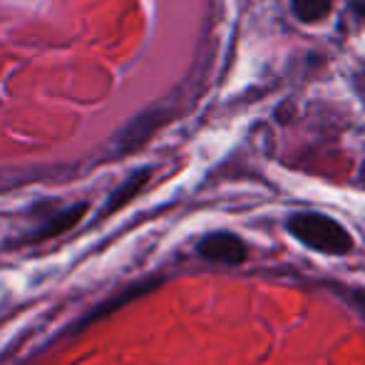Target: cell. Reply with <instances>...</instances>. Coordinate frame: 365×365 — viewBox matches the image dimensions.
<instances>
[{
	"label": "cell",
	"instance_id": "obj_1",
	"mask_svg": "<svg viewBox=\"0 0 365 365\" xmlns=\"http://www.w3.org/2000/svg\"><path fill=\"white\" fill-rule=\"evenodd\" d=\"M291 236H296L303 246L313 251H321V254H333L343 256L353 251V236L351 231L343 224H338L336 219L326 217V214L318 212H298L289 217L286 221Z\"/></svg>",
	"mask_w": 365,
	"mask_h": 365
},
{
	"label": "cell",
	"instance_id": "obj_2",
	"mask_svg": "<svg viewBox=\"0 0 365 365\" xmlns=\"http://www.w3.org/2000/svg\"><path fill=\"white\" fill-rule=\"evenodd\" d=\"M172 120V112L164 107H147L140 115L132 117L127 125H122L112 137V154L115 157H127V154L140 152L142 147Z\"/></svg>",
	"mask_w": 365,
	"mask_h": 365
},
{
	"label": "cell",
	"instance_id": "obj_3",
	"mask_svg": "<svg viewBox=\"0 0 365 365\" xmlns=\"http://www.w3.org/2000/svg\"><path fill=\"white\" fill-rule=\"evenodd\" d=\"M199 256H204L207 261H214V264H226V266H239L246 261L249 256V249L246 244L231 231H214V234H207L197 246Z\"/></svg>",
	"mask_w": 365,
	"mask_h": 365
},
{
	"label": "cell",
	"instance_id": "obj_4",
	"mask_svg": "<svg viewBox=\"0 0 365 365\" xmlns=\"http://www.w3.org/2000/svg\"><path fill=\"white\" fill-rule=\"evenodd\" d=\"M87 209H90V204L80 202V204H73V207H65V209H60V212L50 214V217L30 234L28 241L30 244H43V241L55 239V236H63L65 231L75 229V226L85 219Z\"/></svg>",
	"mask_w": 365,
	"mask_h": 365
},
{
	"label": "cell",
	"instance_id": "obj_5",
	"mask_svg": "<svg viewBox=\"0 0 365 365\" xmlns=\"http://www.w3.org/2000/svg\"><path fill=\"white\" fill-rule=\"evenodd\" d=\"M162 284V279H145V281H140V284H132L130 289H125V291H120L117 296H112V298H107L105 303H100V306L95 308L92 313H87L85 318H82L80 323H77V331H85L90 323H97V321H102L105 316H110V313H115L117 308H122V306H127L130 301H135V298H140V296H145V293L149 291H154L157 286Z\"/></svg>",
	"mask_w": 365,
	"mask_h": 365
},
{
	"label": "cell",
	"instance_id": "obj_6",
	"mask_svg": "<svg viewBox=\"0 0 365 365\" xmlns=\"http://www.w3.org/2000/svg\"><path fill=\"white\" fill-rule=\"evenodd\" d=\"M149 179H152V167H142V169H137V172H132L130 177H127L125 182H122L120 187H117L115 192L107 197L105 207H102V212H100V217H97V219H107V217H112L115 212H120L122 207H127V204H130L132 199H135L137 194L147 187Z\"/></svg>",
	"mask_w": 365,
	"mask_h": 365
},
{
	"label": "cell",
	"instance_id": "obj_7",
	"mask_svg": "<svg viewBox=\"0 0 365 365\" xmlns=\"http://www.w3.org/2000/svg\"><path fill=\"white\" fill-rule=\"evenodd\" d=\"M291 13L298 23L303 25H316L331 15L336 0H289Z\"/></svg>",
	"mask_w": 365,
	"mask_h": 365
},
{
	"label": "cell",
	"instance_id": "obj_8",
	"mask_svg": "<svg viewBox=\"0 0 365 365\" xmlns=\"http://www.w3.org/2000/svg\"><path fill=\"white\" fill-rule=\"evenodd\" d=\"M351 90H353V95L361 100V105L365 107V68H358L356 73L351 75Z\"/></svg>",
	"mask_w": 365,
	"mask_h": 365
},
{
	"label": "cell",
	"instance_id": "obj_9",
	"mask_svg": "<svg viewBox=\"0 0 365 365\" xmlns=\"http://www.w3.org/2000/svg\"><path fill=\"white\" fill-rule=\"evenodd\" d=\"M351 10L361 23H365V0H351Z\"/></svg>",
	"mask_w": 365,
	"mask_h": 365
},
{
	"label": "cell",
	"instance_id": "obj_10",
	"mask_svg": "<svg viewBox=\"0 0 365 365\" xmlns=\"http://www.w3.org/2000/svg\"><path fill=\"white\" fill-rule=\"evenodd\" d=\"M353 298H356V303L365 311V293L363 291H356V293H353Z\"/></svg>",
	"mask_w": 365,
	"mask_h": 365
}]
</instances>
